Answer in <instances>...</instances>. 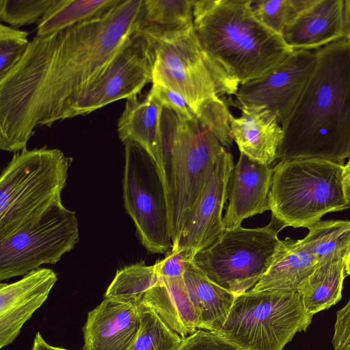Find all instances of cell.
Segmentation results:
<instances>
[{"label":"cell","instance_id":"6da1fadb","mask_svg":"<svg viewBox=\"0 0 350 350\" xmlns=\"http://www.w3.org/2000/svg\"><path fill=\"white\" fill-rule=\"evenodd\" d=\"M143 0H122L106 14L36 36L0 78V148H27L36 128L51 126L137 29Z\"/></svg>","mask_w":350,"mask_h":350},{"label":"cell","instance_id":"7a4b0ae2","mask_svg":"<svg viewBox=\"0 0 350 350\" xmlns=\"http://www.w3.org/2000/svg\"><path fill=\"white\" fill-rule=\"evenodd\" d=\"M317 64L288 119L277 160L350 159V41L316 50Z\"/></svg>","mask_w":350,"mask_h":350},{"label":"cell","instance_id":"3957f363","mask_svg":"<svg viewBox=\"0 0 350 350\" xmlns=\"http://www.w3.org/2000/svg\"><path fill=\"white\" fill-rule=\"evenodd\" d=\"M250 0H193V27L204 50L239 83L257 79L293 50L256 16Z\"/></svg>","mask_w":350,"mask_h":350},{"label":"cell","instance_id":"277c9868","mask_svg":"<svg viewBox=\"0 0 350 350\" xmlns=\"http://www.w3.org/2000/svg\"><path fill=\"white\" fill-rule=\"evenodd\" d=\"M161 129L159 171L166 192L173 248L224 148L197 117L183 118L167 108H163Z\"/></svg>","mask_w":350,"mask_h":350},{"label":"cell","instance_id":"5b68a950","mask_svg":"<svg viewBox=\"0 0 350 350\" xmlns=\"http://www.w3.org/2000/svg\"><path fill=\"white\" fill-rule=\"evenodd\" d=\"M344 163L317 158L279 161L269 193L271 222L310 228L325 214L350 208L343 187Z\"/></svg>","mask_w":350,"mask_h":350},{"label":"cell","instance_id":"8992f818","mask_svg":"<svg viewBox=\"0 0 350 350\" xmlns=\"http://www.w3.org/2000/svg\"><path fill=\"white\" fill-rule=\"evenodd\" d=\"M139 31L152 53V83L179 94L196 117L213 99L236 94L239 83L204 50L193 26L170 34Z\"/></svg>","mask_w":350,"mask_h":350},{"label":"cell","instance_id":"52a82bcc","mask_svg":"<svg viewBox=\"0 0 350 350\" xmlns=\"http://www.w3.org/2000/svg\"><path fill=\"white\" fill-rule=\"evenodd\" d=\"M72 158L58 148L16 152L0 176V239L62 203Z\"/></svg>","mask_w":350,"mask_h":350},{"label":"cell","instance_id":"ba28073f","mask_svg":"<svg viewBox=\"0 0 350 350\" xmlns=\"http://www.w3.org/2000/svg\"><path fill=\"white\" fill-rule=\"evenodd\" d=\"M312 319L299 291L250 290L237 296L219 334L242 350H283Z\"/></svg>","mask_w":350,"mask_h":350},{"label":"cell","instance_id":"9c48e42d","mask_svg":"<svg viewBox=\"0 0 350 350\" xmlns=\"http://www.w3.org/2000/svg\"><path fill=\"white\" fill-rule=\"evenodd\" d=\"M280 230L265 226L225 230L198 252L193 265L211 280L238 296L252 289L267 271L279 245Z\"/></svg>","mask_w":350,"mask_h":350},{"label":"cell","instance_id":"30bf717a","mask_svg":"<svg viewBox=\"0 0 350 350\" xmlns=\"http://www.w3.org/2000/svg\"><path fill=\"white\" fill-rule=\"evenodd\" d=\"M122 179L124 206L138 237L152 254L172 248L166 192L159 167L141 146L126 142Z\"/></svg>","mask_w":350,"mask_h":350},{"label":"cell","instance_id":"8fae6325","mask_svg":"<svg viewBox=\"0 0 350 350\" xmlns=\"http://www.w3.org/2000/svg\"><path fill=\"white\" fill-rule=\"evenodd\" d=\"M76 213L62 203L0 239V280L25 275L44 264H55L78 243Z\"/></svg>","mask_w":350,"mask_h":350},{"label":"cell","instance_id":"7c38bea8","mask_svg":"<svg viewBox=\"0 0 350 350\" xmlns=\"http://www.w3.org/2000/svg\"><path fill=\"white\" fill-rule=\"evenodd\" d=\"M152 81V53L137 29L97 75L67 102L57 121L88 115L116 100L137 96Z\"/></svg>","mask_w":350,"mask_h":350},{"label":"cell","instance_id":"4fadbf2b","mask_svg":"<svg viewBox=\"0 0 350 350\" xmlns=\"http://www.w3.org/2000/svg\"><path fill=\"white\" fill-rule=\"evenodd\" d=\"M316 64V50H293L262 76L241 84L235 94L237 103L267 108L277 116L282 126L304 92Z\"/></svg>","mask_w":350,"mask_h":350},{"label":"cell","instance_id":"5bb4252c","mask_svg":"<svg viewBox=\"0 0 350 350\" xmlns=\"http://www.w3.org/2000/svg\"><path fill=\"white\" fill-rule=\"evenodd\" d=\"M234 166L232 154L224 148L193 205L176 245L172 250L189 249L196 254L223 233L222 212L227 200L228 178Z\"/></svg>","mask_w":350,"mask_h":350},{"label":"cell","instance_id":"9a60e30c","mask_svg":"<svg viewBox=\"0 0 350 350\" xmlns=\"http://www.w3.org/2000/svg\"><path fill=\"white\" fill-rule=\"evenodd\" d=\"M57 280L51 269L39 268L11 284H0V348L11 344L24 324L47 299Z\"/></svg>","mask_w":350,"mask_h":350},{"label":"cell","instance_id":"2e32d148","mask_svg":"<svg viewBox=\"0 0 350 350\" xmlns=\"http://www.w3.org/2000/svg\"><path fill=\"white\" fill-rule=\"evenodd\" d=\"M273 167L240 153L227 184L228 206L223 217L224 230L241 225L248 217L269 210V193Z\"/></svg>","mask_w":350,"mask_h":350},{"label":"cell","instance_id":"e0dca14e","mask_svg":"<svg viewBox=\"0 0 350 350\" xmlns=\"http://www.w3.org/2000/svg\"><path fill=\"white\" fill-rule=\"evenodd\" d=\"M140 326L137 306L104 298L88 314L83 350H128Z\"/></svg>","mask_w":350,"mask_h":350},{"label":"cell","instance_id":"ac0fdd59","mask_svg":"<svg viewBox=\"0 0 350 350\" xmlns=\"http://www.w3.org/2000/svg\"><path fill=\"white\" fill-rule=\"evenodd\" d=\"M241 115L230 113L229 122L234 142L240 153L266 165L277 160L283 130L277 116L265 107H245L237 103Z\"/></svg>","mask_w":350,"mask_h":350},{"label":"cell","instance_id":"d6986e66","mask_svg":"<svg viewBox=\"0 0 350 350\" xmlns=\"http://www.w3.org/2000/svg\"><path fill=\"white\" fill-rule=\"evenodd\" d=\"M344 0H314L284 29L282 36L293 50H317L343 36Z\"/></svg>","mask_w":350,"mask_h":350},{"label":"cell","instance_id":"ffe728a7","mask_svg":"<svg viewBox=\"0 0 350 350\" xmlns=\"http://www.w3.org/2000/svg\"><path fill=\"white\" fill-rule=\"evenodd\" d=\"M163 106L149 92L143 98L137 96L126 100L118 119L117 131L124 143L133 142L144 148L156 161L162 162L161 120Z\"/></svg>","mask_w":350,"mask_h":350},{"label":"cell","instance_id":"44dd1931","mask_svg":"<svg viewBox=\"0 0 350 350\" xmlns=\"http://www.w3.org/2000/svg\"><path fill=\"white\" fill-rule=\"evenodd\" d=\"M141 303L150 307L182 338L198 329V315L183 276L159 277V282L146 293Z\"/></svg>","mask_w":350,"mask_h":350},{"label":"cell","instance_id":"7402d4cb","mask_svg":"<svg viewBox=\"0 0 350 350\" xmlns=\"http://www.w3.org/2000/svg\"><path fill=\"white\" fill-rule=\"evenodd\" d=\"M317 264L301 239L287 237L280 241L269 267L250 290L298 291Z\"/></svg>","mask_w":350,"mask_h":350},{"label":"cell","instance_id":"603a6c76","mask_svg":"<svg viewBox=\"0 0 350 350\" xmlns=\"http://www.w3.org/2000/svg\"><path fill=\"white\" fill-rule=\"evenodd\" d=\"M183 278L198 318V329L219 333L237 295L211 280L189 262Z\"/></svg>","mask_w":350,"mask_h":350},{"label":"cell","instance_id":"cb8c5ba5","mask_svg":"<svg viewBox=\"0 0 350 350\" xmlns=\"http://www.w3.org/2000/svg\"><path fill=\"white\" fill-rule=\"evenodd\" d=\"M345 260L317 264L298 291L306 312L312 317L338 302L345 278Z\"/></svg>","mask_w":350,"mask_h":350},{"label":"cell","instance_id":"d4e9b609","mask_svg":"<svg viewBox=\"0 0 350 350\" xmlns=\"http://www.w3.org/2000/svg\"><path fill=\"white\" fill-rule=\"evenodd\" d=\"M193 26V0H143L137 29L174 33Z\"/></svg>","mask_w":350,"mask_h":350},{"label":"cell","instance_id":"484cf974","mask_svg":"<svg viewBox=\"0 0 350 350\" xmlns=\"http://www.w3.org/2000/svg\"><path fill=\"white\" fill-rule=\"evenodd\" d=\"M122 0H56L38 24L37 36H42L99 17Z\"/></svg>","mask_w":350,"mask_h":350},{"label":"cell","instance_id":"4316f807","mask_svg":"<svg viewBox=\"0 0 350 350\" xmlns=\"http://www.w3.org/2000/svg\"><path fill=\"white\" fill-rule=\"evenodd\" d=\"M308 230L301 241L317 264L345 260L350 253V221L320 220Z\"/></svg>","mask_w":350,"mask_h":350},{"label":"cell","instance_id":"83f0119b","mask_svg":"<svg viewBox=\"0 0 350 350\" xmlns=\"http://www.w3.org/2000/svg\"><path fill=\"white\" fill-rule=\"evenodd\" d=\"M159 280L157 266L144 262L118 269L109 285L104 298L137 306L146 293Z\"/></svg>","mask_w":350,"mask_h":350},{"label":"cell","instance_id":"f1b7e54d","mask_svg":"<svg viewBox=\"0 0 350 350\" xmlns=\"http://www.w3.org/2000/svg\"><path fill=\"white\" fill-rule=\"evenodd\" d=\"M137 307L141 326L128 350H176L183 338L168 327L148 305L140 303Z\"/></svg>","mask_w":350,"mask_h":350},{"label":"cell","instance_id":"f546056e","mask_svg":"<svg viewBox=\"0 0 350 350\" xmlns=\"http://www.w3.org/2000/svg\"><path fill=\"white\" fill-rule=\"evenodd\" d=\"M314 0H257L252 6L256 16L267 28L282 36L286 27Z\"/></svg>","mask_w":350,"mask_h":350},{"label":"cell","instance_id":"4dcf8cb0","mask_svg":"<svg viewBox=\"0 0 350 350\" xmlns=\"http://www.w3.org/2000/svg\"><path fill=\"white\" fill-rule=\"evenodd\" d=\"M56 0H1L0 20L12 27L39 23Z\"/></svg>","mask_w":350,"mask_h":350},{"label":"cell","instance_id":"1f68e13d","mask_svg":"<svg viewBox=\"0 0 350 350\" xmlns=\"http://www.w3.org/2000/svg\"><path fill=\"white\" fill-rule=\"evenodd\" d=\"M29 33L0 24V78L5 75L21 59L27 51Z\"/></svg>","mask_w":350,"mask_h":350},{"label":"cell","instance_id":"d6a6232c","mask_svg":"<svg viewBox=\"0 0 350 350\" xmlns=\"http://www.w3.org/2000/svg\"><path fill=\"white\" fill-rule=\"evenodd\" d=\"M228 103L222 97L211 100L197 117L200 124L208 129L225 148L233 144Z\"/></svg>","mask_w":350,"mask_h":350},{"label":"cell","instance_id":"836d02e7","mask_svg":"<svg viewBox=\"0 0 350 350\" xmlns=\"http://www.w3.org/2000/svg\"><path fill=\"white\" fill-rule=\"evenodd\" d=\"M176 350H242L219 333L198 329L183 338Z\"/></svg>","mask_w":350,"mask_h":350},{"label":"cell","instance_id":"e575fe53","mask_svg":"<svg viewBox=\"0 0 350 350\" xmlns=\"http://www.w3.org/2000/svg\"><path fill=\"white\" fill-rule=\"evenodd\" d=\"M196 254L189 249L171 250L165 258L155 262L161 278L183 276L187 265L192 262Z\"/></svg>","mask_w":350,"mask_h":350},{"label":"cell","instance_id":"d590c367","mask_svg":"<svg viewBox=\"0 0 350 350\" xmlns=\"http://www.w3.org/2000/svg\"><path fill=\"white\" fill-rule=\"evenodd\" d=\"M152 84L149 93L159 101L163 108L173 111L183 118L192 120L196 117L179 94L157 84Z\"/></svg>","mask_w":350,"mask_h":350},{"label":"cell","instance_id":"8d00e7d4","mask_svg":"<svg viewBox=\"0 0 350 350\" xmlns=\"http://www.w3.org/2000/svg\"><path fill=\"white\" fill-rule=\"evenodd\" d=\"M332 345L335 350L350 346V299L336 313Z\"/></svg>","mask_w":350,"mask_h":350},{"label":"cell","instance_id":"74e56055","mask_svg":"<svg viewBox=\"0 0 350 350\" xmlns=\"http://www.w3.org/2000/svg\"><path fill=\"white\" fill-rule=\"evenodd\" d=\"M343 36L350 41V0H344Z\"/></svg>","mask_w":350,"mask_h":350},{"label":"cell","instance_id":"f35d334b","mask_svg":"<svg viewBox=\"0 0 350 350\" xmlns=\"http://www.w3.org/2000/svg\"><path fill=\"white\" fill-rule=\"evenodd\" d=\"M31 350H67L63 348L52 346L47 343L42 338L40 333L38 332L34 338L33 346Z\"/></svg>","mask_w":350,"mask_h":350},{"label":"cell","instance_id":"ab89813d","mask_svg":"<svg viewBox=\"0 0 350 350\" xmlns=\"http://www.w3.org/2000/svg\"><path fill=\"white\" fill-rule=\"evenodd\" d=\"M342 180L345 197L350 203V159L344 165Z\"/></svg>","mask_w":350,"mask_h":350},{"label":"cell","instance_id":"60d3db41","mask_svg":"<svg viewBox=\"0 0 350 350\" xmlns=\"http://www.w3.org/2000/svg\"><path fill=\"white\" fill-rule=\"evenodd\" d=\"M345 273L347 275H350V253L347 256L345 261Z\"/></svg>","mask_w":350,"mask_h":350},{"label":"cell","instance_id":"b9f144b4","mask_svg":"<svg viewBox=\"0 0 350 350\" xmlns=\"http://www.w3.org/2000/svg\"><path fill=\"white\" fill-rule=\"evenodd\" d=\"M340 350H350V346H349L347 347H345V348H343V349H341Z\"/></svg>","mask_w":350,"mask_h":350}]
</instances>
